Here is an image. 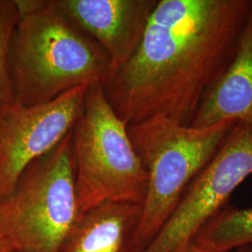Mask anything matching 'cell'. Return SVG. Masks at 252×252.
I'll return each instance as SVG.
<instances>
[{
  "instance_id": "6da1fadb",
  "label": "cell",
  "mask_w": 252,
  "mask_h": 252,
  "mask_svg": "<svg viewBox=\"0 0 252 252\" xmlns=\"http://www.w3.org/2000/svg\"><path fill=\"white\" fill-rule=\"evenodd\" d=\"M252 0H159L140 44L103 83L127 126L154 116L190 126L234 57Z\"/></svg>"
},
{
  "instance_id": "7a4b0ae2",
  "label": "cell",
  "mask_w": 252,
  "mask_h": 252,
  "mask_svg": "<svg viewBox=\"0 0 252 252\" xmlns=\"http://www.w3.org/2000/svg\"><path fill=\"white\" fill-rule=\"evenodd\" d=\"M20 19L9 48L14 101L32 107L79 86L107 81L114 65L102 47L54 0H16Z\"/></svg>"
},
{
  "instance_id": "3957f363",
  "label": "cell",
  "mask_w": 252,
  "mask_h": 252,
  "mask_svg": "<svg viewBox=\"0 0 252 252\" xmlns=\"http://www.w3.org/2000/svg\"><path fill=\"white\" fill-rule=\"evenodd\" d=\"M71 134L80 214L108 203H144L148 172L102 83L87 88Z\"/></svg>"
},
{
  "instance_id": "277c9868",
  "label": "cell",
  "mask_w": 252,
  "mask_h": 252,
  "mask_svg": "<svg viewBox=\"0 0 252 252\" xmlns=\"http://www.w3.org/2000/svg\"><path fill=\"white\" fill-rule=\"evenodd\" d=\"M224 121L208 127L183 126L154 116L128 126V134L148 172L139 236L151 243L193 180L210 162L236 125Z\"/></svg>"
},
{
  "instance_id": "5b68a950",
  "label": "cell",
  "mask_w": 252,
  "mask_h": 252,
  "mask_svg": "<svg viewBox=\"0 0 252 252\" xmlns=\"http://www.w3.org/2000/svg\"><path fill=\"white\" fill-rule=\"evenodd\" d=\"M80 215L70 132L0 202V237L9 252H59Z\"/></svg>"
},
{
  "instance_id": "8992f818",
  "label": "cell",
  "mask_w": 252,
  "mask_h": 252,
  "mask_svg": "<svg viewBox=\"0 0 252 252\" xmlns=\"http://www.w3.org/2000/svg\"><path fill=\"white\" fill-rule=\"evenodd\" d=\"M252 175V127L236 123L205 168L191 180L171 215L142 252H184L199 231Z\"/></svg>"
},
{
  "instance_id": "52a82bcc",
  "label": "cell",
  "mask_w": 252,
  "mask_h": 252,
  "mask_svg": "<svg viewBox=\"0 0 252 252\" xmlns=\"http://www.w3.org/2000/svg\"><path fill=\"white\" fill-rule=\"evenodd\" d=\"M89 86H79L43 105L10 101L0 107V202L27 167L52 151L80 119Z\"/></svg>"
},
{
  "instance_id": "ba28073f",
  "label": "cell",
  "mask_w": 252,
  "mask_h": 252,
  "mask_svg": "<svg viewBox=\"0 0 252 252\" xmlns=\"http://www.w3.org/2000/svg\"><path fill=\"white\" fill-rule=\"evenodd\" d=\"M55 6L94 39L114 67L126 63L140 44L159 0H54Z\"/></svg>"
},
{
  "instance_id": "9c48e42d",
  "label": "cell",
  "mask_w": 252,
  "mask_h": 252,
  "mask_svg": "<svg viewBox=\"0 0 252 252\" xmlns=\"http://www.w3.org/2000/svg\"><path fill=\"white\" fill-rule=\"evenodd\" d=\"M143 204L108 203L78 218L59 252H142Z\"/></svg>"
},
{
  "instance_id": "30bf717a",
  "label": "cell",
  "mask_w": 252,
  "mask_h": 252,
  "mask_svg": "<svg viewBox=\"0 0 252 252\" xmlns=\"http://www.w3.org/2000/svg\"><path fill=\"white\" fill-rule=\"evenodd\" d=\"M224 121L252 127V6L231 63L202 101L190 126Z\"/></svg>"
},
{
  "instance_id": "8fae6325",
  "label": "cell",
  "mask_w": 252,
  "mask_h": 252,
  "mask_svg": "<svg viewBox=\"0 0 252 252\" xmlns=\"http://www.w3.org/2000/svg\"><path fill=\"white\" fill-rule=\"evenodd\" d=\"M202 252H229L252 245V207L226 205L192 241Z\"/></svg>"
},
{
  "instance_id": "7c38bea8",
  "label": "cell",
  "mask_w": 252,
  "mask_h": 252,
  "mask_svg": "<svg viewBox=\"0 0 252 252\" xmlns=\"http://www.w3.org/2000/svg\"><path fill=\"white\" fill-rule=\"evenodd\" d=\"M20 10L16 0H0V107L14 100L9 71V48Z\"/></svg>"
},
{
  "instance_id": "4fadbf2b",
  "label": "cell",
  "mask_w": 252,
  "mask_h": 252,
  "mask_svg": "<svg viewBox=\"0 0 252 252\" xmlns=\"http://www.w3.org/2000/svg\"><path fill=\"white\" fill-rule=\"evenodd\" d=\"M229 252H252V245L241 247V248L235 249V250H233V251Z\"/></svg>"
},
{
  "instance_id": "5bb4252c",
  "label": "cell",
  "mask_w": 252,
  "mask_h": 252,
  "mask_svg": "<svg viewBox=\"0 0 252 252\" xmlns=\"http://www.w3.org/2000/svg\"><path fill=\"white\" fill-rule=\"evenodd\" d=\"M202 252L200 250H199L198 248L195 246V244L192 243L189 244V246H188V248L185 250V252Z\"/></svg>"
},
{
  "instance_id": "9a60e30c",
  "label": "cell",
  "mask_w": 252,
  "mask_h": 252,
  "mask_svg": "<svg viewBox=\"0 0 252 252\" xmlns=\"http://www.w3.org/2000/svg\"><path fill=\"white\" fill-rule=\"evenodd\" d=\"M0 252H9L6 244L4 243V241L2 240L1 237H0Z\"/></svg>"
}]
</instances>
